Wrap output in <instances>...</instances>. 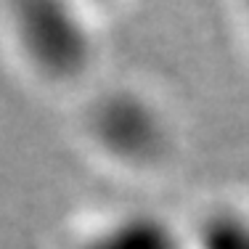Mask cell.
<instances>
[{
    "label": "cell",
    "mask_w": 249,
    "mask_h": 249,
    "mask_svg": "<svg viewBox=\"0 0 249 249\" xmlns=\"http://www.w3.org/2000/svg\"><path fill=\"white\" fill-rule=\"evenodd\" d=\"M188 249H249V207L217 204L199 217Z\"/></svg>",
    "instance_id": "1"
},
{
    "label": "cell",
    "mask_w": 249,
    "mask_h": 249,
    "mask_svg": "<svg viewBox=\"0 0 249 249\" xmlns=\"http://www.w3.org/2000/svg\"><path fill=\"white\" fill-rule=\"evenodd\" d=\"M93 249H188V239L159 217H130L104 231Z\"/></svg>",
    "instance_id": "2"
}]
</instances>
